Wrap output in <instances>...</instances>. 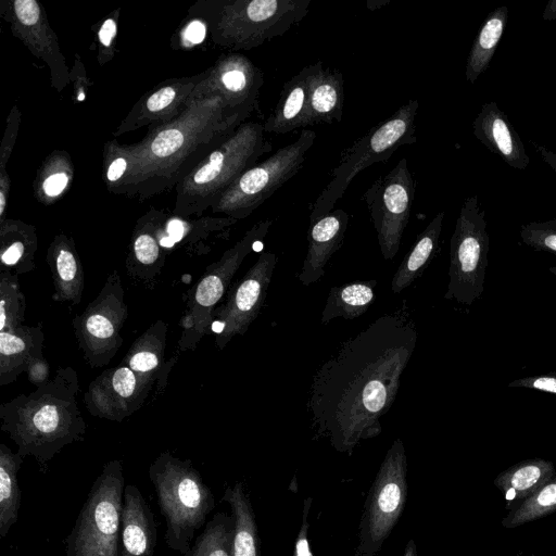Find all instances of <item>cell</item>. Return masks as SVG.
I'll return each mask as SVG.
<instances>
[{
    "label": "cell",
    "mask_w": 556,
    "mask_h": 556,
    "mask_svg": "<svg viewBox=\"0 0 556 556\" xmlns=\"http://www.w3.org/2000/svg\"><path fill=\"white\" fill-rule=\"evenodd\" d=\"M156 543L157 530L150 504L136 485H125L119 556H154Z\"/></svg>",
    "instance_id": "7402d4cb"
},
{
    "label": "cell",
    "mask_w": 556,
    "mask_h": 556,
    "mask_svg": "<svg viewBox=\"0 0 556 556\" xmlns=\"http://www.w3.org/2000/svg\"><path fill=\"white\" fill-rule=\"evenodd\" d=\"M207 27L206 24L199 21L193 20L191 23L187 25L184 29V39L188 45H198L200 43L206 34Z\"/></svg>",
    "instance_id": "c3c4849f"
},
{
    "label": "cell",
    "mask_w": 556,
    "mask_h": 556,
    "mask_svg": "<svg viewBox=\"0 0 556 556\" xmlns=\"http://www.w3.org/2000/svg\"><path fill=\"white\" fill-rule=\"evenodd\" d=\"M203 76L204 72L192 77L170 78L147 92L132 106L114 136L176 119L188 106L187 102Z\"/></svg>",
    "instance_id": "d6986e66"
},
{
    "label": "cell",
    "mask_w": 556,
    "mask_h": 556,
    "mask_svg": "<svg viewBox=\"0 0 556 556\" xmlns=\"http://www.w3.org/2000/svg\"><path fill=\"white\" fill-rule=\"evenodd\" d=\"M556 511V475L534 495L513 508L502 525L516 528Z\"/></svg>",
    "instance_id": "f35d334b"
},
{
    "label": "cell",
    "mask_w": 556,
    "mask_h": 556,
    "mask_svg": "<svg viewBox=\"0 0 556 556\" xmlns=\"http://www.w3.org/2000/svg\"><path fill=\"white\" fill-rule=\"evenodd\" d=\"M312 0L199 2L212 41L231 51L250 50L283 36L308 13Z\"/></svg>",
    "instance_id": "8992f818"
},
{
    "label": "cell",
    "mask_w": 556,
    "mask_h": 556,
    "mask_svg": "<svg viewBox=\"0 0 556 556\" xmlns=\"http://www.w3.org/2000/svg\"><path fill=\"white\" fill-rule=\"evenodd\" d=\"M38 240L34 226L21 220L0 223V271L27 274L36 268L35 254Z\"/></svg>",
    "instance_id": "f546056e"
},
{
    "label": "cell",
    "mask_w": 556,
    "mask_h": 556,
    "mask_svg": "<svg viewBox=\"0 0 556 556\" xmlns=\"http://www.w3.org/2000/svg\"><path fill=\"white\" fill-rule=\"evenodd\" d=\"M166 345L167 324L159 319L134 341L122 364L144 378L163 381L165 386L167 374L177 358L165 362Z\"/></svg>",
    "instance_id": "4316f807"
},
{
    "label": "cell",
    "mask_w": 556,
    "mask_h": 556,
    "mask_svg": "<svg viewBox=\"0 0 556 556\" xmlns=\"http://www.w3.org/2000/svg\"><path fill=\"white\" fill-rule=\"evenodd\" d=\"M542 18L552 21L556 18V0H549L545 7Z\"/></svg>",
    "instance_id": "f907efd6"
},
{
    "label": "cell",
    "mask_w": 556,
    "mask_h": 556,
    "mask_svg": "<svg viewBox=\"0 0 556 556\" xmlns=\"http://www.w3.org/2000/svg\"><path fill=\"white\" fill-rule=\"evenodd\" d=\"M312 504V498L308 497L304 501L303 517L300 531L295 541L294 556H313L309 542H308V513Z\"/></svg>",
    "instance_id": "bcb514c9"
},
{
    "label": "cell",
    "mask_w": 556,
    "mask_h": 556,
    "mask_svg": "<svg viewBox=\"0 0 556 556\" xmlns=\"http://www.w3.org/2000/svg\"><path fill=\"white\" fill-rule=\"evenodd\" d=\"M349 214L336 208L309 222L307 230V252L298 279L304 286L317 282L325 275V267L331 256L341 248Z\"/></svg>",
    "instance_id": "ffe728a7"
},
{
    "label": "cell",
    "mask_w": 556,
    "mask_h": 556,
    "mask_svg": "<svg viewBox=\"0 0 556 556\" xmlns=\"http://www.w3.org/2000/svg\"><path fill=\"white\" fill-rule=\"evenodd\" d=\"M46 260L54 288L52 299L78 304L81 301L85 278L73 239L64 233L56 235L48 247Z\"/></svg>",
    "instance_id": "cb8c5ba5"
},
{
    "label": "cell",
    "mask_w": 556,
    "mask_h": 556,
    "mask_svg": "<svg viewBox=\"0 0 556 556\" xmlns=\"http://www.w3.org/2000/svg\"><path fill=\"white\" fill-rule=\"evenodd\" d=\"M277 264V255L262 252L243 277L230 286L213 314L215 344L223 350L235 336H242L258 316Z\"/></svg>",
    "instance_id": "9a60e30c"
},
{
    "label": "cell",
    "mask_w": 556,
    "mask_h": 556,
    "mask_svg": "<svg viewBox=\"0 0 556 556\" xmlns=\"http://www.w3.org/2000/svg\"><path fill=\"white\" fill-rule=\"evenodd\" d=\"M532 144L534 146L536 152L540 154L542 160L547 165H549L553 168V170L556 173V153H554L553 151L548 150L547 148H545L541 144H536L535 142H532Z\"/></svg>",
    "instance_id": "681fc988"
},
{
    "label": "cell",
    "mask_w": 556,
    "mask_h": 556,
    "mask_svg": "<svg viewBox=\"0 0 556 556\" xmlns=\"http://www.w3.org/2000/svg\"><path fill=\"white\" fill-rule=\"evenodd\" d=\"M117 33V23L114 16L108 17L97 34V60L100 65L106 64L114 56V40Z\"/></svg>",
    "instance_id": "7bdbcfd3"
},
{
    "label": "cell",
    "mask_w": 556,
    "mask_h": 556,
    "mask_svg": "<svg viewBox=\"0 0 556 556\" xmlns=\"http://www.w3.org/2000/svg\"><path fill=\"white\" fill-rule=\"evenodd\" d=\"M121 276L113 270L98 295L73 319L79 350L90 368L108 365L124 339L122 330L128 316Z\"/></svg>",
    "instance_id": "4fadbf2b"
},
{
    "label": "cell",
    "mask_w": 556,
    "mask_h": 556,
    "mask_svg": "<svg viewBox=\"0 0 556 556\" xmlns=\"http://www.w3.org/2000/svg\"><path fill=\"white\" fill-rule=\"evenodd\" d=\"M233 531V515L223 511L214 514L195 539L188 556H231Z\"/></svg>",
    "instance_id": "74e56055"
},
{
    "label": "cell",
    "mask_w": 556,
    "mask_h": 556,
    "mask_svg": "<svg viewBox=\"0 0 556 556\" xmlns=\"http://www.w3.org/2000/svg\"><path fill=\"white\" fill-rule=\"evenodd\" d=\"M344 108V78L340 71L313 63L308 81L307 125L341 122Z\"/></svg>",
    "instance_id": "484cf974"
},
{
    "label": "cell",
    "mask_w": 556,
    "mask_h": 556,
    "mask_svg": "<svg viewBox=\"0 0 556 556\" xmlns=\"http://www.w3.org/2000/svg\"><path fill=\"white\" fill-rule=\"evenodd\" d=\"M1 14L13 35L49 66L52 87L61 92L71 81V72L45 9L36 0H14L2 7Z\"/></svg>",
    "instance_id": "e0dca14e"
},
{
    "label": "cell",
    "mask_w": 556,
    "mask_h": 556,
    "mask_svg": "<svg viewBox=\"0 0 556 556\" xmlns=\"http://www.w3.org/2000/svg\"><path fill=\"white\" fill-rule=\"evenodd\" d=\"M26 374H27L28 380L36 388L47 383L50 380V378H49L50 369H49V365H48L45 356L33 362L28 366Z\"/></svg>",
    "instance_id": "7dc6e473"
},
{
    "label": "cell",
    "mask_w": 556,
    "mask_h": 556,
    "mask_svg": "<svg viewBox=\"0 0 556 556\" xmlns=\"http://www.w3.org/2000/svg\"><path fill=\"white\" fill-rule=\"evenodd\" d=\"M548 269H549V271H551L553 275H555V276H556V266H552V267H549Z\"/></svg>",
    "instance_id": "f5cc1de1"
},
{
    "label": "cell",
    "mask_w": 556,
    "mask_h": 556,
    "mask_svg": "<svg viewBox=\"0 0 556 556\" xmlns=\"http://www.w3.org/2000/svg\"><path fill=\"white\" fill-rule=\"evenodd\" d=\"M73 175L71 157L55 151L42 163L36 180L35 194L41 203H52L68 188Z\"/></svg>",
    "instance_id": "8d00e7d4"
},
{
    "label": "cell",
    "mask_w": 556,
    "mask_h": 556,
    "mask_svg": "<svg viewBox=\"0 0 556 556\" xmlns=\"http://www.w3.org/2000/svg\"><path fill=\"white\" fill-rule=\"evenodd\" d=\"M315 139V131L302 129L293 142L245 170L214 203L212 213L237 220L250 216L298 174Z\"/></svg>",
    "instance_id": "30bf717a"
},
{
    "label": "cell",
    "mask_w": 556,
    "mask_h": 556,
    "mask_svg": "<svg viewBox=\"0 0 556 556\" xmlns=\"http://www.w3.org/2000/svg\"><path fill=\"white\" fill-rule=\"evenodd\" d=\"M271 224V219L254 224L218 261L206 268L189 291L187 311L180 320L182 333L178 340L177 353L193 350L207 333L213 325V314L230 288L235 274L255 243L265 238Z\"/></svg>",
    "instance_id": "9c48e42d"
},
{
    "label": "cell",
    "mask_w": 556,
    "mask_h": 556,
    "mask_svg": "<svg viewBox=\"0 0 556 556\" xmlns=\"http://www.w3.org/2000/svg\"><path fill=\"white\" fill-rule=\"evenodd\" d=\"M407 458L404 443L395 439L388 450L368 493L359 523V556L378 553L396 525L406 503Z\"/></svg>",
    "instance_id": "7c38bea8"
},
{
    "label": "cell",
    "mask_w": 556,
    "mask_h": 556,
    "mask_svg": "<svg viewBox=\"0 0 556 556\" xmlns=\"http://www.w3.org/2000/svg\"><path fill=\"white\" fill-rule=\"evenodd\" d=\"M273 147L263 124L244 122L224 138L174 189L173 214L199 216Z\"/></svg>",
    "instance_id": "277c9868"
},
{
    "label": "cell",
    "mask_w": 556,
    "mask_h": 556,
    "mask_svg": "<svg viewBox=\"0 0 556 556\" xmlns=\"http://www.w3.org/2000/svg\"><path fill=\"white\" fill-rule=\"evenodd\" d=\"M485 212L477 195L466 198L450 244L448 285L445 300L471 305L484 291L490 238Z\"/></svg>",
    "instance_id": "8fae6325"
},
{
    "label": "cell",
    "mask_w": 556,
    "mask_h": 556,
    "mask_svg": "<svg viewBox=\"0 0 556 556\" xmlns=\"http://www.w3.org/2000/svg\"><path fill=\"white\" fill-rule=\"evenodd\" d=\"M263 85V71L249 58L237 52L223 54L204 71L187 105L193 100L218 96L231 109L253 113L258 110Z\"/></svg>",
    "instance_id": "2e32d148"
},
{
    "label": "cell",
    "mask_w": 556,
    "mask_h": 556,
    "mask_svg": "<svg viewBox=\"0 0 556 556\" xmlns=\"http://www.w3.org/2000/svg\"><path fill=\"white\" fill-rule=\"evenodd\" d=\"M152 482L162 516L166 545L188 556L194 533L215 507V498L190 459L162 452L150 465Z\"/></svg>",
    "instance_id": "5b68a950"
},
{
    "label": "cell",
    "mask_w": 556,
    "mask_h": 556,
    "mask_svg": "<svg viewBox=\"0 0 556 556\" xmlns=\"http://www.w3.org/2000/svg\"><path fill=\"white\" fill-rule=\"evenodd\" d=\"M508 387L510 388H528L539 390L547 393L556 394V372H548L544 375H535L525 378H518L511 381Z\"/></svg>",
    "instance_id": "f6af8a7d"
},
{
    "label": "cell",
    "mask_w": 556,
    "mask_h": 556,
    "mask_svg": "<svg viewBox=\"0 0 556 556\" xmlns=\"http://www.w3.org/2000/svg\"><path fill=\"white\" fill-rule=\"evenodd\" d=\"M251 112L235 110L218 96L193 100L173 122L125 144L130 169L115 191L140 200L175 188Z\"/></svg>",
    "instance_id": "7a4b0ae2"
},
{
    "label": "cell",
    "mask_w": 556,
    "mask_h": 556,
    "mask_svg": "<svg viewBox=\"0 0 556 556\" xmlns=\"http://www.w3.org/2000/svg\"><path fill=\"white\" fill-rule=\"evenodd\" d=\"M42 324L0 331V387L10 384L36 359L43 357Z\"/></svg>",
    "instance_id": "d4e9b609"
},
{
    "label": "cell",
    "mask_w": 556,
    "mask_h": 556,
    "mask_svg": "<svg viewBox=\"0 0 556 556\" xmlns=\"http://www.w3.org/2000/svg\"><path fill=\"white\" fill-rule=\"evenodd\" d=\"M166 215L151 210L138 219L126 258L127 275L140 282H153L165 265L166 252L161 233Z\"/></svg>",
    "instance_id": "44dd1931"
},
{
    "label": "cell",
    "mask_w": 556,
    "mask_h": 556,
    "mask_svg": "<svg viewBox=\"0 0 556 556\" xmlns=\"http://www.w3.org/2000/svg\"><path fill=\"white\" fill-rule=\"evenodd\" d=\"M415 186L407 160L402 157L389 173L377 178L362 195L384 260H392L399 252L410 216Z\"/></svg>",
    "instance_id": "5bb4252c"
},
{
    "label": "cell",
    "mask_w": 556,
    "mask_h": 556,
    "mask_svg": "<svg viewBox=\"0 0 556 556\" xmlns=\"http://www.w3.org/2000/svg\"><path fill=\"white\" fill-rule=\"evenodd\" d=\"M444 212L438 213L418 235L391 280V290L401 293L419 278L439 250Z\"/></svg>",
    "instance_id": "4dcf8cb0"
},
{
    "label": "cell",
    "mask_w": 556,
    "mask_h": 556,
    "mask_svg": "<svg viewBox=\"0 0 556 556\" xmlns=\"http://www.w3.org/2000/svg\"><path fill=\"white\" fill-rule=\"evenodd\" d=\"M377 280H357L332 287L326 299L320 321L327 325L341 317L355 319L368 311L376 299Z\"/></svg>",
    "instance_id": "1f68e13d"
},
{
    "label": "cell",
    "mask_w": 556,
    "mask_h": 556,
    "mask_svg": "<svg viewBox=\"0 0 556 556\" xmlns=\"http://www.w3.org/2000/svg\"><path fill=\"white\" fill-rule=\"evenodd\" d=\"M79 390L76 370L59 367L47 383L0 405V428L18 455L46 465L64 446L84 440L87 424L77 402Z\"/></svg>",
    "instance_id": "3957f363"
},
{
    "label": "cell",
    "mask_w": 556,
    "mask_h": 556,
    "mask_svg": "<svg viewBox=\"0 0 556 556\" xmlns=\"http://www.w3.org/2000/svg\"><path fill=\"white\" fill-rule=\"evenodd\" d=\"M472 128L475 137L510 167L525 169L529 165L530 157L521 138L497 103H484Z\"/></svg>",
    "instance_id": "603a6c76"
},
{
    "label": "cell",
    "mask_w": 556,
    "mask_h": 556,
    "mask_svg": "<svg viewBox=\"0 0 556 556\" xmlns=\"http://www.w3.org/2000/svg\"><path fill=\"white\" fill-rule=\"evenodd\" d=\"M17 276L13 271H0V331L24 325L26 300Z\"/></svg>",
    "instance_id": "ab89813d"
},
{
    "label": "cell",
    "mask_w": 556,
    "mask_h": 556,
    "mask_svg": "<svg viewBox=\"0 0 556 556\" xmlns=\"http://www.w3.org/2000/svg\"><path fill=\"white\" fill-rule=\"evenodd\" d=\"M24 458L0 444V538L4 539L17 521L22 493L17 473Z\"/></svg>",
    "instance_id": "e575fe53"
},
{
    "label": "cell",
    "mask_w": 556,
    "mask_h": 556,
    "mask_svg": "<svg viewBox=\"0 0 556 556\" xmlns=\"http://www.w3.org/2000/svg\"><path fill=\"white\" fill-rule=\"evenodd\" d=\"M313 64L303 67L282 86L279 100L263 124L264 131L287 134L307 125L308 81Z\"/></svg>",
    "instance_id": "83f0119b"
},
{
    "label": "cell",
    "mask_w": 556,
    "mask_h": 556,
    "mask_svg": "<svg viewBox=\"0 0 556 556\" xmlns=\"http://www.w3.org/2000/svg\"><path fill=\"white\" fill-rule=\"evenodd\" d=\"M508 20L506 5L493 10L483 22L469 51L465 75L473 84L486 71L504 34Z\"/></svg>",
    "instance_id": "836d02e7"
},
{
    "label": "cell",
    "mask_w": 556,
    "mask_h": 556,
    "mask_svg": "<svg viewBox=\"0 0 556 556\" xmlns=\"http://www.w3.org/2000/svg\"><path fill=\"white\" fill-rule=\"evenodd\" d=\"M153 383L121 363L89 383L84 404L91 416L121 422L144 404Z\"/></svg>",
    "instance_id": "ac0fdd59"
},
{
    "label": "cell",
    "mask_w": 556,
    "mask_h": 556,
    "mask_svg": "<svg viewBox=\"0 0 556 556\" xmlns=\"http://www.w3.org/2000/svg\"><path fill=\"white\" fill-rule=\"evenodd\" d=\"M418 108L419 102L416 99L408 100L341 153L329 182L312 205L309 222L334 210V204L362 170L375 163L389 160L402 146L416 142Z\"/></svg>",
    "instance_id": "52a82bcc"
},
{
    "label": "cell",
    "mask_w": 556,
    "mask_h": 556,
    "mask_svg": "<svg viewBox=\"0 0 556 556\" xmlns=\"http://www.w3.org/2000/svg\"><path fill=\"white\" fill-rule=\"evenodd\" d=\"M522 243L535 251L556 254V216L546 222H530L520 228Z\"/></svg>",
    "instance_id": "b9f144b4"
},
{
    "label": "cell",
    "mask_w": 556,
    "mask_h": 556,
    "mask_svg": "<svg viewBox=\"0 0 556 556\" xmlns=\"http://www.w3.org/2000/svg\"><path fill=\"white\" fill-rule=\"evenodd\" d=\"M403 556H417V549L414 540L408 541Z\"/></svg>",
    "instance_id": "816d5d0a"
},
{
    "label": "cell",
    "mask_w": 556,
    "mask_h": 556,
    "mask_svg": "<svg viewBox=\"0 0 556 556\" xmlns=\"http://www.w3.org/2000/svg\"><path fill=\"white\" fill-rule=\"evenodd\" d=\"M129 169L130 159L125 144H118L116 140L106 142L103 150V174L110 192L115 193Z\"/></svg>",
    "instance_id": "60d3db41"
},
{
    "label": "cell",
    "mask_w": 556,
    "mask_h": 556,
    "mask_svg": "<svg viewBox=\"0 0 556 556\" xmlns=\"http://www.w3.org/2000/svg\"><path fill=\"white\" fill-rule=\"evenodd\" d=\"M223 501L230 505L235 518L231 556H260L255 516L243 483L228 486Z\"/></svg>",
    "instance_id": "d6a6232c"
},
{
    "label": "cell",
    "mask_w": 556,
    "mask_h": 556,
    "mask_svg": "<svg viewBox=\"0 0 556 556\" xmlns=\"http://www.w3.org/2000/svg\"><path fill=\"white\" fill-rule=\"evenodd\" d=\"M20 121L21 113L18 106L14 105L9 113L7 127L0 146V175L8 174L5 167L17 138Z\"/></svg>",
    "instance_id": "ee69618b"
},
{
    "label": "cell",
    "mask_w": 556,
    "mask_h": 556,
    "mask_svg": "<svg viewBox=\"0 0 556 556\" xmlns=\"http://www.w3.org/2000/svg\"><path fill=\"white\" fill-rule=\"evenodd\" d=\"M416 343V325L405 307L343 341L312 377L306 413L315 437L351 454L361 441L379 435Z\"/></svg>",
    "instance_id": "6da1fadb"
},
{
    "label": "cell",
    "mask_w": 556,
    "mask_h": 556,
    "mask_svg": "<svg viewBox=\"0 0 556 556\" xmlns=\"http://www.w3.org/2000/svg\"><path fill=\"white\" fill-rule=\"evenodd\" d=\"M238 220L230 217H204L188 220L174 216L165 219L161 233L162 248H173L178 242L193 243L210 233L230 227Z\"/></svg>",
    "instance_id": "d590c367"
},
{
    "label": "cell",
    "mask_w": 556,
    "mask_h": 556,
    "mask_svg": "<svg viewBox=\"0 0 556 556\" xmlns=\"http://www.w3.org/2000/svg\"><path fill=\"white\" fill-rule=\"evenodd\" d=\"M555 475L552 462L533 458L520 462L501 472L494 483L505 495L507 506L513 505L515 508L534 495Z\"/></svg>",
    "instance_id": "f1b7e54d"
},
{
    "label": "cell",
    "mask_w": 556,
    "mask_h": 556,
    "mask_svg": "<svg viewBox=\"0 0 556 556\" xmlns=\"http://www.w3.org/2000/svg\"><path fill=\"white\" fill-rule=\"evenodd\" d=\"M124 489L123 463L109 460L64 541L66 556H119Z\"/></svg>",
    "instance_id": "ba28073f"
}]
</instances>
